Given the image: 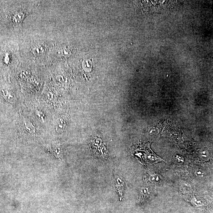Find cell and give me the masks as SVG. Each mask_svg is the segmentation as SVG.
Segmentation results:
<instances>
[{"instance_id":"6da1fadb","label":"cell","mask_w":213,"mask_h":213,"mask_svg":"<svg viewBox=\"0 0 213 213\" xmlns=\"http://www.w3.org/2000/svg\"><path fill=\"white\" fill-rule=\"evenodd\" d=\"M28 11L22 6L6 8L0 10V19L12 28H18L21 26Z\"/></svg>"},{"instance_id":"7a4b0ae2","label":"cell","mask_w":213,"mask_h":213,"mask_svg":"<svg viewBox=\"0 0 213 213\" xmlns=\"http://www.w3.org/2000/svg\"><path fill=\"white\" fill-rule=\"evenodd\" d=\"M27 45L28 53L34 60H39L44 57L49 50L48 41L40 38L32 39Z\"/></svg>"},{"instance_id":"3957f363","label":"cell","mask_w":213,"mask_h":213,"mask_svg":"<svg viewBox=\"0 0 213 213\" xmlns=\"http://www.w3.org/2000/svg\"><path fill=\"white\" fill-rule=\"evenodd\" d=\"M116 187L120 196L124 195L125 189V183L123 179L120 177L117 176L115 179Z\"/></svg>"},{"instance_id":"277c9868","label":"cell","mask_w":213,"mask_h":213,"mask_svg":"<svg viewBox=\"0 0 213 213\" xmlns=\"http://www.w3.org/2000/svg\"><path fill=\"white\" fill-rule=\"evenodd\" d=\"M22 120L23 128L26 131L31 134H34L35 133V129L34 127L30 121L25 118H23Z\"/></svg>"},{"instance_id":"5b68a950","label":"cell","mask_w":213,"mask_h":213,"mask_svg":"<svg viewBox=\"0 0 213 213\" xmlns=\"http://www.w3.org/2000/svg\"><path fill=\"white\" fill-rule=\"evenodd\" d=\"M150 189L147 187H142L140 189V199L141 200H144L146 199L150 196L151 193H150Z\"/></svg>"},{"instance_id":"8992f818","label":"cell","mask_w":213,"mask_h":213,"mask_svg":"<svg viewBox=\"0 0 213 213\" xmlns=\"http://www.w3.org/2000/svg\"><path fill=\"white\" fill-rule=\"evenodd\" d=\"M49 151H51L55 156L60 157L61 156V149L59 146L56 144H52L49 147Z\"/></svg>"},{"instance_id":"52a82bcc","label":"cell","mask_w":213,"mask_h":213,"mask_svg":"<svg viewBox=\"0 0 213 213\" xmlns=\"http://www.w3.org/2000/svg\"><path fill=\"white\" fill-rule=\"evenodd\" d=\"M3 61L4 63L6 65H9L10 64L12 61V56L10 53L6 52L3 57Z\"/></svg>"},{"instance_id":"ba28073f","label":"cell","mask_w":213,"mask_h":213,"mask_svg":"<svg viewBox=\"0 0 213 213\" xmlns=\"http://www.w3.org/2000/svg\"><path fill=\"white\" fill-rule=\"evenodd\" d=\"M191 202L193 204L198 206L202 205L204 203V200L203 199L198 197H194L192 198Z\"/></svg>"},{"instance_id":"9c48e42d","label":"cell","mask_w":213,"mask_h":213,"mask_svg":"<svg viewBox=\"0 0 213 213\" xmlns=\"http://www.w3.org/2000/svg\"><path fill=\"white\" fill-rule=\"evenodd\" d=\"M148 180L151 183L155 184L159 182L160 179L158 175L156 174H151L149 177Z\"/></svg>"},{"instance_id":"30bf717a","label":"cell","mask_w":213,"mask_h":213,"mask_svg":"<svg viewBox=\"0 0 213 213\" xmlns=\"http://www.w3.org/2000/svg\"><path fill=\"white\" fill-rule=\"evenodd\" d=\"M4 97L7 100L10 101H12L13 100L14 96L12 95V92L8 91V90H5L3 91Z\"/></svg>"},{"instance_id":"8fae6325","label":"cell","mask_w":213,"mask_h":213,"mask_svg":"<svg viewBox=\"0 0 213 213\" xmlns=\"http://www.w3.org/2000/svg\"><path fill=\"white\" fill-rule=\"evenodd\" d=\"M180 189L184 193H187L191 190V187L189 185H188L187 183H183L181 185Z\"/></svg>"},{"instance_id":"7c38bea8","label":"cell","mask_w":213,"mask_h":213,"mask_svg":"<svg viewBox=\"0 0 213 213\" xmlns=\"http://www.w3.org/2000/svg\"><path fill=\"white\" fill-rule=\"evenodd\" d=\"M176 159V160H177L179 162H183V159L180 158V157L179 156H177Z\"/></svg>"},{"instance_id":"4fadbf2b","label":"cell","mask_w":213,"mask_h":213,"mask_svg":"<svg viewBox=\"0 0 213 213\" xmlns=\"http://www.w3.org/2000/svg\"><path fill=\"white\" fill-rule=\"evenodd\" d=\"M196 174L198 176H199L200 175H202V172L201 171H198L197 172H196Z\"/></svg>"}]
</instances>
